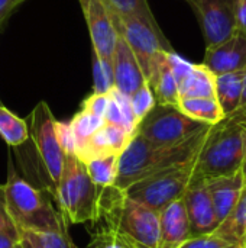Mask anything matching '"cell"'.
Listing matches in <instances>:
<instances>
[{"mask_svg":"<svg viewBox=\"0 0 246 248\" xmlns=\"http://www.w3.org/2000/svg\"><path fill=\"white\" fill-rule=\"evenodd\" d=\"M177 106L188 118H191L197 122L206 124V125H216L217 122H220L225 118L216 97L180 99Z\"/></svg>","mask_w":246,"mask_h":248,"instance_id":"obj_21","label":"cell"},{"mask_svg":"<svg viewBox=\"0 0 246 248\" xmlns=\"http://www.w3.org/2000/svg\"><path fill=\"white\" fill-rule=\"evenodd\" d=\"M19 240H20V234L17 228L0 230V248H14Z\"/></svg>","mask_w":246,"mask_h":248,"instance_id":"obj_34","label":"cell"},{"mask_svg":"<svg viewBox=\"0 0 246 248\" xmlns=\"http://www.w3.org/2000/svg\"><path fill=\"white\" fill-rule=\"evenodd\" d=\"M202 28L206 46L217 45L236 33V0H187Z\"/></svg>","mask_w":246,"mask_h":248,"instance_id":"obj_10","label":"cell"},{"mask_svg":"<svg viewBox=\"0 0 246 248\" xmlns=\"http://www.w3.org/2000/svg\"><path fill=\"white\" fill-rule=\"evenodd\" d=\"M100 190L88 177L86 164L78 160L75 151H65L64 170L54 196L67 224L97 221Z\"/></svg>","mask_w":246,"mask_h":248,"instance_id":"obj_5","label":"cell"},{"mask_svg":"<svg viewBox=\"0 0 246 248\" xmlns=\"http://www.w3.org/2000/svg\"><path fill=\"white\" fill-rule=\"evenodd\" d=\"M103 1L110 10L119 15L136 16L151 23H157V19L148 4V0H103Z\"/></svg>","mask_w":246,"mask_h":248,"instance_id":"obj_26","label":"cell"},{"mask_svg":"<svg viewBox=\"0 0 246 248\" xmlns=\"http://www.w3.org/2000/svg\"><path fill=\"white\" fill-rule=\"evenodd\" d=\"M246 157V115L235 112L212 125L197 154L196 182L233 174L241 170Z\"/></svg>","mask_w":246,"mask_h":248,"instance_id":"obj_3","label":"cell"},{"mask_svg":"<svg viewBox=\"0 0 246 248\" xmlns=\"http://www.w3.org/2000/svg\"><path fill=\"white\" fill-rule=\"evenodd\" d=\"M110 102V96L107 94H99V93H91L88 97H86L81 103V110L88 112L94 116L103 118L106 115L107 106Z\"/></svg>","mask_w":246,"mask_h":248,"instance_id":"obj_31","label":"cell"},{"mask_svg":"<svg viewBox=\"0 0 246 248\" xmlns=\"http://www.w3.org/2000/svg\"><path fill=\"white\" fill-rule=\"evenodd\" d=\"M26 0H0V26L13 13V10Z\"/></svg>","mask_w":246,"mask_h":248,"instance_id":"obj_36","label":"cell"},{"mask_svg":"<svg viewBox=\"0 0 246 248\" xmlns=\"http://www.w3.org/2000/svg\"><path fill=\"white\" fill-rule=\"evenodd\" d=\"M19 244H20V247L22 248H42L41 246H38V244H35V243H32V241H28V240H25V238H22V237H20V240H19Z\"/></svg>","mask_w":246,"mask_h":248,"instance_id":"obj_37","label":"cell"},{"mask_svg":"<svg viewBox=\"0 0 246 248\" xmlns=\"http://www.w3.org/2000/svg\"><path fill=\"white\" fill-rule=\"evenodd\" d=\"M242 248H246V237H245V241H244V246H242Z\"/></svg>","mask_w":246,"mask_h":248,"instance_id":"obj_39","label":"cell"},{"mask_svg":"<svg viewBox=\"0 0 246 248\" xmlns=\"http://www.w3.org/2000/svg\"><path fill=\"white\" fill-rule=\"evenodd\" d=\"M0 105H3V103H1V99H0Z\"/></svg>","mask_w":246,"mask_h":248,"instance_id":"obj_41","label":"cell"},{"mask_svg":"<svg viewBox=\"0 0 246 248\" xmlns=\"http://www.w3.org/2000/svg\"><path fill=\"white\" fill-rule=\"evenodd\" d=\"M202 64L215 76L244 70L246 67V38L235 33L217 45L206 46Z\"/></svg>","mask_w":246,"mask_h":248,"instance_id":"obj_13","label":"cell"},{"mask_svg":"<svg viewBox=\"0 0 246 248\" xmlns=\"http://www.w3.org/2000/svg\"><path fill=\"white\" fill-rule=\"evenodd\" d=\"M109 96H110V102L104 115V122L119 126L123 131H126L129 135H133L136 132L138 122L133 116L129 97L119 93L116 89H112L109 92Z\"/></svg>","mask_w":246,"mask_h":248,"instance_id":"obj_22","label":"cell"},{"mask_svg":"<svg viewBox=\"0 0 246 248\" xmlns=\"http://www.w3.org/2000/svg\"><path fill=\"white\" fill-rule=\"evenodd\" d=\"M93 93L107 94L112 89H115L113 80V67L112 61H103L94 57L93 62Z\"/></svg>","mask_w":246,"mask_h":248,"instance_id":"obj_27","label":"cell"},{"mask_svg":"<svg viewBox=\"0 0 246 248\" xmlns=\"http://www.w3.org/2000/svg\"><path fill=\"white\" fill-rule=\"evenodd\" d=\"M190 237V225L183 198L159 212L158 248H178Z\"/></svg>","mask_w":246,"mask_h":248,"instance_id":"obj_16","label":"cell"},{"mask_svg":"<svg viewBox=\"0 0 246 248\" xmlns=\"http://www.w3.org/2000/svg\"><path fill=\"white\" fill-rule=\"evenodd\" d=\"M132 135L123 131L119 126L110 125L104 122L77 151V157L83 163H88L93 158L109 155V154H120L123 148L128 145Z\"/></svg>","mask_w":246,"mask_h":248,"instance_id":"obj_15","label":"cell"},{"mask_svg":"<svg viewBox=\"0 0 246 248\" xmlns=\"http://www.w3.org/2000/svg\"><path fill=\"white\" fill-rule=\"evenodd\" d=\"M129 102H130V108H132L133 116H135V119H136L138 124H139V122H141V121L154 109V106L157 105L154 92H152V89L149 87L148 83H145L144 86H141V87L129 97Z\"/></svg>","mask_w":246,"mask_h":248,"instance_id":"obj_28","label":"cell"},{"mask_svg":"<svg viewBox=\"0 0 246 248\" xmlns=\"http://www.w3.org/2000/svg\"><path fill=\"white\" fill-rule=\"evenodd\" d=\"M178 248H241L236 244H232L220 237H216L215 234L210 235H202V237H191L188 238L183 246Z\"/></svg>","mask_w":246,"mask_h":248,"instance_id":"obj_30","label":"cell"},{"mask_svg":"<svg viewBox=\"0 0 246 248\" xmlns=\"http://www.w3.org/2000/svg\"><path fill=\"white\" fill-rule=\"evenodd\" d=\"M86 248H126L119 240L117 237L107 228L96 232L91 237V241Z\"/></svg>","mask_w":246,"mask_h":248,"instance_id":"obj_32","label":"cell"},{"mask_svg":"<svg viewBox=\"0 0 246 248\" xmlns=\"http://www.w3.org/2000/svg\"><path fill=\"white\" fill-rule=\"evenodd\" d=\"M241 173H242L244 183H245V187H246V157H245V160H244V163H242V166H241Z\"/></svg>","mask_w":246,"mask_h":248,"instance_id":"obj_38","label":"cell"},{"mask_svg":"<svg viewBox=\"0 0 246 248\" xmlns=\"http://www.w3.org/2000/svg\"><path fill=\"white\" fill-rule=\"evenodd\" d=\"M210 126L212 125L204 126L175 145H155L135 132L119 154L117 176L113 186L126 190L133 183L151 174L194 158L199 154Z\"/></svg>","mask_w":246,"mask_h":248,"instance_id":"obj_1","label":"cell"},{"mask_svg":"<svg viewBox=\"0 0 246 248\" xmlns=\"http://www.w3.org/2000/svg\"><path fill=\"white\" fill-rule=\"evenodd\" d=\"M207 126L184 115L178 106L155 105L138 124L136 132L155 145H175Z\"/></svg>","mask_w":246,"mask_h":248,"instance_id":"obj_9","label":"cell"},{"mask_svg":"<svg viewBox=\"0 0 246 248\" xmlns=\"http://www.w3.org/2000/svg\"><path fill=\"white\" fill-rule=\"evenodd\" d=\"M0 137L9 147H19L29 138L26 121L16 116L3 105H0Z\"/></svg>","mask_w":246,"mask_h":248,"instance_id":"obj_24","label":"cell"},{"mask_svg":"<svg viewBox=\"0 0 246 248\" xmlns=\"http://www.w3.org/2000/svg\"><path fill=\"white\" fill-rule=\"evenodd\" d=\"M167 52H170V51H162L158 55L152 77L149 78L148 84L152 89L155 100L158 105H174V106H177L180 102L178 86H177L174 74L170 68V64L167 60Z\"/></svg>","mask_w":246,"mask_h":248,"instance_id":"obj_18","label":"cell"},{"mask_svg":"<svg viewBox=\"0 0 246 248\" xmlns=\"http://www.w3.org/2000/svg\"><path fill=\"white\" fill-rule=\"evenodd\" d=\"M184 208L190 225V237H202L213 234L219 227L206 182L193 180L183 196Z\"/></svg>","mask_w":246,"mask_h":248,"instance_id":"obj_12","label":"cell"},{"mask_svg":"<svg viewBox=\"0 0 246 248\" xmlns=\"http://www.w3.org/2000/svg\"><path fill=\"white\" fill-rule=\"evenodd\" d=\"M87 22L94 57L103 61H112L117 33L113 28L109 10L103 0H78Z\"/></svg>","mask_w":246,"mask_h":248,"instance_id":"obj_11","label":"cell"},{"mask_svg":"<svg viewBox=\"0 0 246 248\" xmlns=\"http://www.w3.org/2000/svg\"><path fill=\"white\" fill-rule=\"evenodd\" d=\"M206 186H207L216 217L219 222H222L226 217H229V214L235 209V206L239 202V198L245 187L242 173L239 170L233 174L206 180Z\"/></svg>","mask_w":246,"mask_h":248,"instance_id":"obj_17","label":"cell"},{"mask_svg":"<svg viewBox=\"0 0 246 248\" xmlns=\"http://www.w3.org/2000/svg\"><path fill=\"white\" fill-rule=\"evenodd\" d=\"M244 70L216 76V100L225 116L233 115L241 105Z\"/></svg>","mask_w":246,"mask_h":248,"instance_id":"obj_20","label":"cell"},{"mask_svg":"<svg viewBox=\"0 0 246 248\" xmlns=\"http://www.w3.org/2000/svg\"><path fill=\"white\" fill-rule=\"evenodd\" d=\"M107 10L117 36H120L133 52L148 83L152 77L158 55L162 51L171 52L174 48L162 33L158 23H151L136 16L119 15L109 7Z\"/></svg>","mask_w":246,"mask_h":248,"instance_id":"obj_6","label":"cell"},{"mask_svg":"<svg viewBox=\"0 0 246 248\" xmlns=\"http://www.w3.org/2000/svg\"><path fill=\"white\" fill-rule=\"evenodd\" d=\"M22 238L32 241L42 248H75L71 238L64 234L57 232H32V231H22L19 232Z\"/></svg>","mask_w":246,"mask_h":248,"instance_id":"obj_29","label":"cell"},{"mask_svg":"<svg viewBox=\"0 0 246 248\" xmlns=\"http://www.w3.org/2000/svg\"><path fill=\"white\" fill-rule=\"evenodd\" d=\"M103 124V118L94 116L88 112L80 110L78 113H75L74 118L68 122L71 137L74 141V151H77Z\"/></svg>","mask_w":246,"mask_h":248,"instance_id":"obj_25","label":"cell"},{"mask_svg":"<svg viewBox=\"0 0 246 248\" xmlns=\"http://www.w3.org/2000/svg\"><path fill=\"white\" fill-rule=\"evenodd\" d=\"M196 158L197 155L186 163L151 174L133 183L123 192L135 202L161 212L170 203L181 199L190 187L194 176Z\"/></svg>","mask_w":246,"mask_h":248,"instance_id":"obj_7","label":"cell"},{"mask_svg":"<svg viewBox=\"0 0 246 248\" xmlns=\"http://www.w3.org/2000/svg\"><path fill=\"white\" fill-rule=\"evenodd\" d=\"M3 187L9 217L19 232L32 231L68 235V224L61 212L52 206L42 190L22 179L12 164H9L7 182Z\"/></svg>","mask_w":246,"mask_h":248,"instance_id":"obj_4","label":"cell"},{"mask_svg":"<svg viewBox=\"0 0 246 248\" xmlns=\"http://www.w3.org/2000/svg\"><path fill=\"white\" fill-rule=\"evenodd\" d=\"M117 163H119V154H109V155L93 158L84 164L91 182L99 189H104L115 185L117 176Z\"/></svg>","mask_w":246,"mask_h":248,"instance_id":"obj_23","label":"cell"},{"mask_svg":"<svg viewBox=\"0 0 246 248\" xmlns=\"http://www.w3.org/2000/svg\"><path fill=\"white\" fill-rule=\"evenodd\" d=\"M235 26H236V33L246 38V0H236Z\"/></svg>","mask_w":246,"mask_h":248,"instance_id":"obj_33","label":"cell"},{"mask_svg":"<svg viewBox=\"0 0 246 248\" xmlns=\"http://www.w3.org/2000/svg\"><path fill=\"white\" fill-rule=\"evenodd\" d=\"M4 228H16V227H14V224L12 222V219L9 217L4 187H3V185H0V230H4Z\"/></svg>","mask_w":246,"mask_h":248,"instance_id":"obj_35","label":"cell"},{"mask_svg":"<svg viewBox=\"0 0 246 248\" xmlns=\"http://www.w3.org/2000/svg\"><path fill=\"white\" fill-rule=\"evenodd\" d=\"M14 248H22V247H20V244H19V243H17V244H16V246H14Z\"/></svg>","mask_w":246,"mask_h":248,"instance_id":"obj_40","label":"cell"},{"mask_svg":"<svg viewBox=\"0 0 246 248\" xmlns=\"http://www.w3.org/2000/svg\"><path fill=\"white\" fill-rule=\"evenodd\" d=\"M112 67L115 89L128 97H130L141 86L146 83L133 52L120 36H117L116 41L115 52L112 57Z\"/></svg>","mask_w":246,"mask_h":248,"instance_id":"obj_14","label":"cell"},{"mask_svg":"<svg viewBox=\"0 0 246 248\" xmlns=\"http://www.w3.org/2000/svg\"><path fill=\"white\" fill-rule=\"evenodd\" d=\"M100 218L126 248H158L159 212L135 202L123 190L115 186L100 190Z\"/></svg>","mask_w":246,"mask_h":248,"instance_id":"obj_2","label":"cell"},{"mask_svg":"<svg viewBox=\"0 0 246 248\" xmlns=\"http://www.w3.org/2000/svg\"><path fill=\"white\" fill-rule=\"evenodd\" d=\"M178 94L180 99L216 97V76L203 64H193L178 83Z\"/></svg>","mask_w":246,"mask_h":248,"instance_id":"obj_19","label":"cell"},{"mask_svg":"<svg viewBox=\"0 0 246 248\" xmlns=\"http://www.w3.org/2000/svg\"><path fill=\"white\" fill-rule=\"evenodd\" d=\"M29 135L33 140L41 166L51 182V192L55 193L64 170L65 151L58 137V121L46 102H39L33 108L30 113Z\"/></svg>","mask_w":246,"mask_h":248,"instance_id":"obj_8","label":"cell"}]
</instances>
